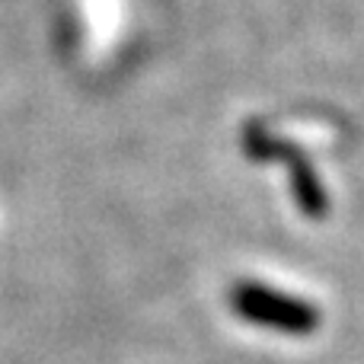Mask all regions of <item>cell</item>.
Returning a JSON list of instances; mask_svg holds the SVG:
<instances>
[{"label":"cell","instance_id":"6da1fadb","mask_svg":"<svg viewBox=\"0 0 364 364\" xmlns=\"http://www.w3.org/2000/svg\"><path fill=\"white\" fill-rule=\"evenodd\" d=\"M243 314L252 316V320H262V323H272L278 329H310L307 323L314 316L307 314L304 307L297 304H284V301H272V297H262V301H243Z\"/></svg>","mask_w":364,"mask_h":364}]
</instances>
